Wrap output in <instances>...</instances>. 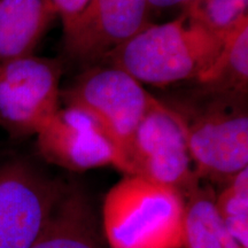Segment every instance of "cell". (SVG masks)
<instances>
[{"label": "cell", "mask_w": 248, "mask_h": 248, "mask_svg": "<svg viewBox=\"0 0 248 248\" xmlns=\"http://www.w3.org/2000/svg\"><path fill=\"white\" fill-rule=\"evenodd\" d=\"M225 36L182 13L169 22L148 23L104 60L141 84L163 88L197 82L218 57Z\"/></svg>", "instance_id": "cell-1"}, {"label": "cell", "mask_w": 248, "mask_h": 248, "mask_svg": "<svg viewBox=\"0 0 248 248\" xmlns=\"http://www.w3.org/2000/svg\"><path fill=\"white\" fill-rule=\"evenodd\" d=\"M184 212L177 188L124 176L104 199L102 233L110 248H183Z\"/></svg>", "instance_id": "cell-2"}, {"label": "cell", "mask_w": 248, "mask_h": 248, "mask_svg": "<svg viewBox=\"0 0 248 248\" xmlns=\"http://www.w3.org/2000/svg\"><path fill=\"white\" fill-rule=\"evenodd\" d=\"M200 101L170 105L184 125L188 150L200 179L226 183L248 168L246 98L200 89Z\"/></svg>", "instance_id": "cell-3"}, {"label": "cell", "mask_w": 248, "mask_h": 248, "mask_svg": "<svg viewBox=\"0 0 248 248\" xmlns=\"http://www.w3.org/2000/svg\"><path fill=\"white\" fill-rule=\"evenodd\" d=\"M124 156V176L172 186L183 194L200 183L181 117L160 99L133 132Z\"/></svg>", "instance_id": "cell-4"}, {"label": "cell", "mask_w": 248, "mask_h": 248, "mask_svg": "<svg viewBox=\"0 0 248 248\" xmlns=\"http://www.w3.org/2000/svg\"><path fill=\"white\" fill-rule=\"evenodd\" d=\"M64 106L78 107L94 116L124 148L139 123L159 99L125 70L94 66L61 91Z\"/></svg>", "instance_id": "cell-5"}, {"label": "cell", "mask_w": 248, "mask_h": 248, "mask_svg": "<svg viewBox=\"0 0 248 248\" xmlns=\"http://www.w3.org/2000/svg\"><path fill=\"white\" fill-rule=\"evenodd\" d=\"M62 64L28 57L0 64V125L14 137L37 135L60 108Z\"/></svg>", "instance_id": "cell-6"}, {"label": "cell", "mask_w": 248, "mask_h": 248, "mask_svg": "<svg viewBox=\"0 0 248 248\" xmlns=\"http://www.w3.org/2000/svg\"><path fill=\"white\" fill-rule=\"evenodd\" d=\"M68 184L23 161L0 166V248H29Z\"/></svg>", "instance_id": "cell-7"}, {"label": "cell", "mask_w": 248, "mask_h": 248, "mask_svg": "<svg viewBox=\"0 0 248 248\" xmlns=\"http://www.w3.org/2000/svg\"><path fill=\"white\" fill-rule=\"evenodd\" d=\"M36 136L39 153L49 163L76 172L114 167L125 175L122 147L94 116L78 107L60 106Z\"/></svg>", "instance_id": "cell-8"}, {"label": "cell", "mask_w": 248, "mask_h": 248, "mask_svg": "<svg viewBox=\"0 0 248 248\" xmlns=\"http://www.w3.org/2000/svg\"><path fill=\"white\" fill-rule=\"evenodd\" d=\"M147 0H90L64 36L68 55L79 62L104 60L148 24Z\"/></svg>", "instance_id": "cell-9"}, {"label": "cell", "mask_w": 248, "mask_h": 248, "mask_svg": "<svg viewBox=\"0 0 248 248\" xmlns=\"http://www.w3.org/2000/svg\"><path fill=\"white\" fill-rule=\"evenodd\" d=\"M29 248H105L97 214L84 190L68 185Z\"/></svg>", "instance_id": "cell-10"}, {"label": "cell", "mask_w": 248, "mask_h": 248, "mask_svg": "<svg viewBox=\"0 0 248 248\" xmlns=\"http://www.w3.org/2000/svg\"><path fill=\"white\" fill-rule=\"evenodd\" d=\"M57 17L52 0H0V64L33 54Z\"/></svg>", "instance_id": "cell-11"}, {"label": "cell", "mask_w": 248, "mask_h": 248, "mask_svg": "<svg viewBox=\"0 0 248 248\" xmlns=\"http://www.w3.org/2000/svg\"><path fill=\"white\" fill-rule=\"evenodd\" d=\"M183 248H243L225 228L210 185L197 184L184 194Z\"/></svg>", "instance_id": "cell-12"}, {"label": "cell", "mask_w": 248, "mask_h": 248, "mask_svg": "<svg viewBox=\"0 0 248 248\" xmlns=\"http://www.w3.org/2000/svg\"><path fill=\"white\" fill-rule=\"evenodd\" d=\"M200 89L216 94L246 98L248 91V17L226 33L218 57L197 80Z\"/></svg>", "instance_id": "cell-13"}, {"label": "cell", "mask_w": 248, "mask_h": 248, "mask_svg": "<svg viewBox=\"0 0 248 248\" xmlns=\"http://www.w3.org/2000/svg\"><path fill=\"white\" fill-rule=\"evenodd\" d=\"M216 208L225 228L243 248H248V168L235 175L219 194Z\"/></svg>", "instance_id": "cell-14"}, {"label": "cell", "mask_w": 248, "mask_h": 248, "mask_svg": "<svg viewBox=\"0 0 248 248\" xmlns=\"http://www.w3.org/2000/svg\"><path fill=\"white\" fill-rule=\"evenodd\" d=\"M184 13L203 27L226 35L248 17V0H195Z\"/></svg>", "instance_id": "cell-15"}, {"label": "cell", "mask_w": 248, "mask_h": 248, "mask_svg": "<svg viewBox=\"0 0 248 248\" xmlns=\"http://www.w3.org/2000/svg\"><path fill=\"white\" fill-rule=\"evenodd\" d=\"M89 1L90 0H52L57 9L58 17L61 18L63 33L76 23V21L85 11Z\"/></svg>", "instance_id": "cell-16"}, {"label": "cell", "mask_w": 248, "mask_h": 248, "mask_svg": "<svg viewBox=\"0 0 248 248\" xmlns=\"http://www.w3.org/2000/svg\"><path fill=\"white\" fill-rule=\"evenodd\" d=\"M195 0H147L150 8L167 9V8H182L183 13L193 5Z\"/></svg>", "instance_id": "cell-17"}]
</instances>
